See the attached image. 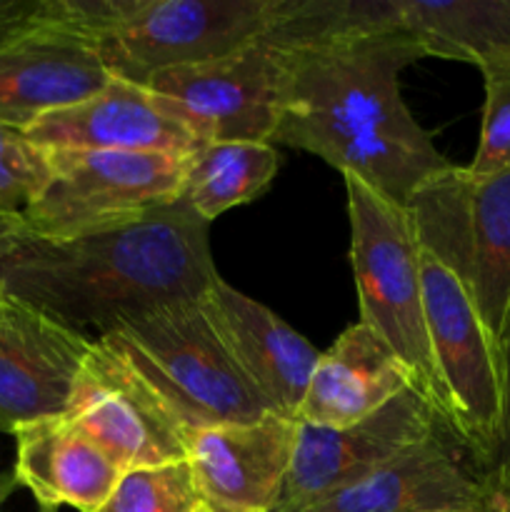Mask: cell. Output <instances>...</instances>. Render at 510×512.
Returning <instances> with one entry per match:
<instances>
[{"label": "cell", "mask_w": 510, "mask_h": 512, "mask_svg": "<svg viewBox=\"0 0 510 512\" xmlns=\"http://www.w3.org/2000/svg\"><path fill=\"white\" fill-rule=\"evenodd\" d=\"M413 388L408 368L368 325L353 323L320 353L295 423L348 428Z\"/></svg>", "instance_id": "cell-18"}, {"label": "cell", "mask_w": 510, "mask_h": 512, "mask_svg": "<svg viewBox=\"0 0 510 512\" xmlns=\"http://www.w3.org/2000/svg\"><path fill=\"white\" fill-rule=\"evenodd\" d=\"M280 0H50L55 28L85 40L113 78L208 63L258 43Z\"/></svg>", "instance_id": "cell-3"}, {"label": "cell", "mask_w": 510, "mask_h": 512, "mask_svg": "<svg viewBox=\"0 0 510 512\" xmlns=\"http://www.w3.org/2000/svg\"><path fill=\"white\" fill-rule=\"evenodd\" d=\"M100 338L133 363L190 433L273 415L205 318L200 300L130 315Z\"/></svg>", "instance_id": "cell-5"}, {"label": "cell", "mask_w": 510, "mask_h": 512, "mask_svg": "<svg viewBox=\"0 0 510 512\" xmlns=\"http://www.w3.org/2000/svg\"><path fill=\"white\" fill-rule=\"evenodd\" d=\"M350 215V265L360 323L385 340L413 378V388L453 428L425 320L420 248L408 213L378 190L345 175ZM455 430V428H453Z\"/></svg>", "instance_id": "cell-4"}, {"label": "cell", "mask_w": 510, "mask_h": 512, "mask_svg": "<svg viewBox=\"0 0 510 512\" xmlns=\"http://www.w3.org/2000/svg\"><path fill=\"white\" fill-rule=\"evenodd\" d=\"M425 320L455 433L490 473L503 425L498 345L453 270L420 250Z\"/></svg>", "instance_id": "cell-8"}, {"label": "cell", "mask_w": 510, "mask_h": 512, "mask_svg": "<svg viewBox=\"0 0 510 512\" xmlns=\"http://www.w3.org/2000/svg\"><path fill=\"white\" fill-rule=\"evenodd\" d=\"M50 180L13 223L45 240H75L125 228L180 200L188 155L48 150Z\"/></svg>", "instance_id": "cell-7"}, {"label": "cell", "mask_w": 510, "mask_h": 512, "mask_svg": "<svg viewBox=\"0 0 510 512\" xmlns=\"http://www.w3.org/2000/svg\"><path fill=\"white\" fill-rule=\"evenodd\" d=\"M65 415L123 473L188 458L190 430L133 363L103 338H95Z\"/></svg>", "instance_id": "cell-10"}, {"label": "cell", "mask_w": 510, "mask_h": 512, "mask_svg": "<svg viewBox=\"0 0 510 512\" xmlns=\"http://www.w3.org/2000/svg\"><path fill=\"white\" fill-rule=\"evenodd\" d=\"M298 423L265 415L253 423L193 430L188 463L203 508L210 512H273L283 493Z\"/></svg>", "instance_id": "cell-14"}, {"label": "cell", "mask_w": 510, "mask_h": 512, "mask_svg": "<svg viewBox=\"0 0 510 512\" xmlns=\"http://www.w3.org/2000/svg\"><path fill=\"white\" fill-rule=\"evenodd\" d=\"M50 180V153L0 123V223H18Z\"/></svg>", "instance_id": "cell-23"}, {"label": "cell", "mask_w": 510, "mask_h": 512, "mask_svg": "<svg viewBox=\"0 0 510 512\" xmlns=\"http://www.w3.org/2000/svg\"><path fill=\"white\" fill-rule=\"evenodd\" d=\"M5 225L8 223H0V233H3ZM3 295H5V283H3V275H0V298H3Z\"/></svg>", "instance_id": "cell-29"}, {"label": "cell", "mask_w": 510, "mask_h": 512, "mask_svg": "<svg viewBox=\"0 0 510 512\" xmlns=\"http://www.w3.org/2000/svg\"><path fill=\"white\" fill-rule=\"evenodd\" d=\"M265 40L280 65L273 145L318 155L400 208L448 168L400 95V73L425 58L413 35L333 23L320 0H280Z\"/></svg>", "instance_id": "cell-1"}, {"label": "cell", "mask_w": 510, "mask_h": 512, "mask_svg": "<svg viewBox=\"0 0 510 512\" xmlns=\"http://www.w3.org/2000/svg\"><path fill=\"white\" fill-rule=\"evenodd\" d=\"M18 488V483H15L13 473L8 475H0V512H5V500L13 495V490ZM35 512H58L55 508H45V505H38V510Z\"/></svg>", "instance_id": "cell-27"}, {"label": "cell", "mask_w": 510, "mask_h": 512, "mask_svg": "<svg viewBox=\"0 0 510 512\" xmlns=\"http://www.w3.org/2000/svg\"><path fill=\"white\" fill-rule=\"evenodd\" d=\"M418 248L453 270L498 345L510 313V170L473 175L450 163L405 205Z\"/></svg>", "instance_id": "cell-6"}, {"label": "cell", "mask_w": 510, "mask_h": 512, "mask_svg": "<svg viewBox=\"0 0 510 512\" xmlns=\"http://www.w3.org/2000/svg\"><path fill=\"white\" fill-rule=\"evenodd\" d=\"M45 150H115V153L190 155L198 140L155 103L145 85L110 78L88 98L50 110L25 128Z\"/></svg>", "instance_id": "cell-16"}, {"label": "cell", "mask_w": 510, "mask_h": 512, "mask_svg": "<svg viewBox=\"0 0 510 512\" xmlns=\"http://www.w3.org/2000/svg\"><path fill=\"white\" fill-rule=\"evenodd\" d=\"M443 425L415 388L348 428L298 423L293 460L273 512H298L348 488Z\"/></svg>", "instance_id": "cell-11"}, {"label": "cell", "mask_w": 510, "mask_h": 512, "mask_svg": "<svg viewBox=\"0 0 510 512\" xmlns=\"http://www.w3.org/2000/svg\"><path fill=\"white\" fill-rule=\"evenodd\" d=\"M278 170L280 153L273 143H205L185 158L180 200L205 223H213L228 210L260 198Z\"/></svg>", "instance_id": "cell-21"}, {"label": "cell", "mask_w": 510, "mask_h": 512, "mask_svg": "<svg viewBox=\"0 0 510 512\" xmlns=\"http://www.w3.org/2000/svg\"><path fill=\"white\" fill-rule=\"evenodd\" d=\"M205 318L275 415L295 420L320 360L298 330L223 278L200 298Z\"/></svg>", "instance_id": "cell-15"}, {"label": "cell", "mask_w": 510, "mask_h": 512, "mask_svg": "<svg viewBox=\"0 0 510 512\" xmlns=\"http://www.w3.org/2000/svg\"><path fill=\"white\" fill-rule=\"evenodd\" d=\"M50 23L48 0H0V45Z\"/></svg>", "instance_id": "cell-26"}, {"label": "cell", "mask_w": 510, "mask_h": 512, "mask_svg": "<svg viewBox=\"0 0 510 512\" xmlns=\"http://www.w3.org/2000/svg\"><path fill=\"white\" fill-rule=\"evenodd\" d=\"M498 358H500V380H503V425H500L498 450H495L493 465L488 473L490 495H493V508L500 495L510 488V313L505 318L503 333L498 338Z\"/></svg>", "instance_id": "cell-25"}, {"label": "cell", "mask_w": 510, "mask_h": 512, "mask_svg": "<svg viewBox=\"0 0 510 512\" xmlns=\"http://www.w3.org/2000/svg\"><path fill=\"white\" fill-rule=\"evenodd\" d=\"M483 73L485 103L478 150L465 168L473 175L510 170V58L478 68Z\"/></svg>", "instance_id": "cell-24"}, {"label": "cell", "mask_w": 510, "mask_h": 512, "mask_svg": "<svg viewBox=\"0 0 510 512\" xmlns=\"http://www.w3.org/2000/svg\"><path fill=\"white\" fill-rule=\"evenodd\" d=\"M375 28L413 35L435 58L478 68L510 58V0H368Z\"/></svg>", "instance_id": "cell-20"}, {"label": "cell", "mask_w": 510, "mask_h": 512, "mask_svg": "<svg viewBox=\"0 0 510 512\" xmlns=\"http://www.w3.org/2000/svg\"><path fill=\"white\" fill-rule=\"evenodd\" d=\"M93 345L88 333L5 293L0 298V430L13 435L35 420L68 413Z\"/></svg>", "instance_id": "cell-13"}, {"label": "cell", "mask_w": 510, "mask_h": 512, "mask_svg": "<svg viewBox=\"0 0 510 512\" xmlns=\"http://www.w3.org/2000/svg\"><path fill=\"white\" fill-rule=\"evenodd\" d=\"M110 78L85 40L45 25L0 45V123L25 130L40 115L93 95Z\"/></svg>", "instance_id": "cell-17"}, {"label": "cell", "mask_w": 510, "mask_h": 512, "mask_svg": "<svg viewBox=\"0 0 510 512\" xmlns=\"http://www.w3.org/2000/svg\"><path fill=\"white\" fill-rule=\"evenodd\" d=\"M13 438L15 483L45 508L98 512L123 478V470L68 415L23 425Z\"/></svg>", "instance_id": "cell-19"}, {"label": "cell", "mask_w": 510, "mask_h": 512, "mask_svg": "<svg viewBox=\"0 0 510 512\" xmlns=\"http://www.w3.org/2000/svg\"><path fill=\"white\" fill-rule=\"evenodd\" d=\"M5 293L35 305L68 328L100 335L130 315L200 300L220 280L210 253V223L183 200L125 228L75 240L0 233Z\"/></svg>", "instance_id": "cell-2"}, {"label": "cell", "mask_w": 510, "mask_h": 512, "mask_svg": "<svg viewBox=\"0 0 510 512\" xmlns=\"http://www.w3.org/2000/svg\"><path fill=\"white\" fill-rule=\"evenodd\" d=\"M198 512H210L208 508H203V505H200V508H198Z\"/></svg>", "instance_id": "cell-30"}, {"label": "cell", "mask_w": 510, "mask_h": 512, "mask_svg": "<svg viewBox=\"0 0 510 512\" xmlns=\"http://www.w3.org/2000/svg\"><path fill=\"white\" fill-rule=\"evenodd\" d=\"M493 512H510V488L505 490L503 495H500V498H498V503H495Z\"/></svg>", "instance_id": "cell-28"}, {"label": "cell", "mask_w": 510, "mask_h": 512, "mask_svg": "<svg viewBox=\"0 0 510 512\" xmlns=\"http://www.w3.org/2000/svg\"><path fill=\"white\" fill-rule=\"evenodd\" d=\"M280 65L263 38L208 63L160 70L145 80L155 103L200 145L273 143L278 128Z\"/></svg>", "instance_id": "cell-9"}, {"label": "cell", "mask_w": 510, "mask_h": 512, "mask_svg": "<svg viewBox=\"0 0 510 512\" xmlns=\"http://www.w3.org/2000/svg\"><path fill=\"white\" fill-rule=\"evenodd\" d=\"M200 498L188 463L123 473L98 512H198Z\"/></svg>", "instance_id": "cell-22"}, {"label": "cell", "mask_w": 510, "mask_h": 512, "mask_svg": "<svg viewBox=\"0 0 510 512\" xmlns=\"http://www.w3.org/2000/svg\"><path fill=\"white\" fill-rule=\"evenodd\" d=\"M298 512H493L488 475L448 425Z\"/></svg>", "instance_id": "cell-12"}]
</instances>
